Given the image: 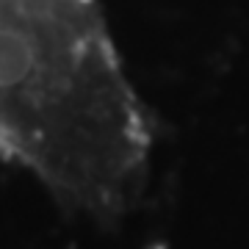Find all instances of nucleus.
Masks as SVG:
<instances>
[{
    "label": "nucleus",
    "instance_id": "f257e3e1",
    "mask_svg": "<svg viewBox=\"0 0 249 249\" xmlns=\"http://www.w3.org/2000/svg\"><path fill=\"white\" fill-rule=\"evenodd\" d=\"M0 155L94 219L136 202L150 124L97 0H0Z\"/></svg>",
    "mask_w": 249,
    "mask_h": 249
}]
</instances>
